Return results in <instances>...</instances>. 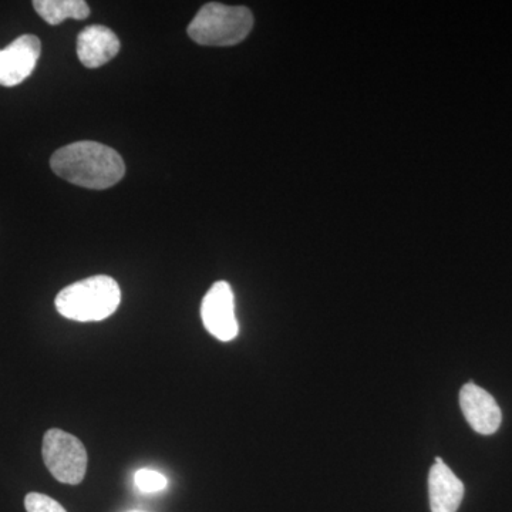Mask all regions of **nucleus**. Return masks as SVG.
I'll return each mask as SVG.
<instances>
[{"mask_svg":"<svg viewBox=\"0 0 512 512\" xmlns=\"http://www.w3.org/2000/svg\"><path fill=\"white\" fill-rule=\"evenodd\" d=\"M50 167L67 183L89 190H107L126 174L120 154L96 141H77L59 148L50 158Z\"/></svg>","mask_w":512,"mask_h":512,"instance_id":"nucleus-1","label":"nucleus"},{"mask_svg":"<svg viewBox=\"0 0 512 512\" xmlns=\"http://www.w3.org/2000/svg\"><path fill=\"white\" fill-rule=\"evenodd\" d=\"M121 302L120 286L106 275L92 276L64 288L56 296L60 315L76 322H100L117 311Z\"/></svg>","mask_w":512,"mask_h":512,"instance_id":"nucleus-2","label":"nucleus"},{"mask_svg":"<svg viewBox=\"0 0 512 512\" xmlns=\"http://www.w3.org/2000/svg\"><path fill=\"white\" fill-rule=\"evenodd\" d=\"M254 28V16L245 6L207 3L192 19L188 36L202 46H234Z\"/></svg>","mask_w":512,"mask_h":512,"instance_id":"nucleus-3","label":"nucleus"},{"mask_svg":"<svg viewBox=\"0 0 512 512\" xmlns=\"http://www.w3.org/2000/svg\"><path fill=\"white\" fill-rule=\"evenodd\" d=\"M47 470L63 484L82 483L87 471V451L82 441L60 429L45 434L42 448Z\"/></svg>","mask_w":512,"mask_h":512,"instance_id":"nucleus-4","label":"nucleus"},{"mask_svg":"<svg viewBox=\"0 0 512 512\" xmlns=\"http://www.w3.org/2000/svg\"><path fill=\"white\" fill-rule=\"evenodd\" d=\"M201 319L205 329L221 342L237 338L239 325L235 316V298L228 282L220 281L211 286L202 299Z\"/></svg>","mask_w":512,"mask_h":512,"instance_id":"nucleus-5","label":"nucleus"},{"mask_svg":"<svg viewBox=\"0 0 512 512\" xmlns=\"http://www.w3.org/2000/svg\"><path fill=\"white\" fill-rule=\"evenodd\" d=\"M42 55V43L35 35H23L0 50V86L15 87L25 82Z\"/></svg>","mask_w":512,"mask_h":512,"instance_id":"nucleus-6","label":"nucleus"},{"mask_svg":"<svg viewBox=\"0 0 512 512\" xmlns=\"http://www.w3.org/2000/svg\"><path fill=\"white\" fill-rule=\"evenodd\" d=\"M460 407L474 431L491 436L500 429L503 413L490 393L473 382L467 383L460 392Z\"/></svg>","mask_w":512,"mask_h":512,"instance_id":"nucleus-7","label":"nucleus"},{"mask_svg":"<svg viewBox=\"0 0 512 512\" xmlns=\"http://www.w3.org/2000/svg\"><path fill=\"white\" fill-rule=\"evenodd\" d=\"M119 52V37L106 26H89L77 37V57L89 69L104 66Z\"/></svg>","mask_w":512,"mask_h":512,"instance_id":"nucleus-8","label":"nucleus"},{"mask_svg":"<svg viewBox=\"0 0 512 512\" xmlns=\"http://www.w3.org/2000/svg\"><path fill=\"white\" fill-rule=\"evenodd\" d=\"M429 495L431 512H457L464 498V484L440 457L430 470Z\"/></svg>","mask_w":512,"mask_h":512,"instance_id":"nucleus-9","label":"nucleus"},{"mask_svg":"<svg viewBox=\"0 0 512 512\" xmlns=\"http://www.w3.org/2000/svg\"><path fill=\"white\" fill-rule=\"evenodd\" d=\"M37 15L49 25L56 26L67 19L83 20L89 18L90 6L84 0H35Z\"/></svg>","mask_w":512,"mask_h":512,"instance_id":"nucleus-10","label":"nucleus"},{"mask_svg":"<svg viewBox=\"0 0 512 512\" xmlns=\"http://www.w3.org/2000/svg\"><path fill=\"white\" fill-rule=\"evenodd\" d=\"M134 481H136L138 490L143 491V493H158L168 485V480L163 474L147 470V468L138 470L136 476H134Z\"/></svg>","mask_w":512,"mask_h":512,"instance_id":"nucleus-11","label":"nucleus"},{"mask_svg":"<svg viewBox=\"0 0 512 512\" xmlns=\"http://www.w3.org/2000/svg\"><path fill=\"white\" fill-rule=\"evenodd\" d=\"M25 507L28 512H67L56 500L39 493L26 495Z\"/></svg>","mask_w":512,"mask_h":512,"instance_id":"nucleus-12","label":"nucleus"},{"mask_svg":"<svg viewBox=\"0 0 512 512\" xmlns=\"http://www.w3.org/2000/svg\"><path fill=\"white\" fill-rule=\"evenodd\" d=\"M131 512H141V511H131Z\"/></svg>","mask_w":512,"mask_h":512,"instance_id":"nucleus-13","label":"nucleus"}]
</instances>
